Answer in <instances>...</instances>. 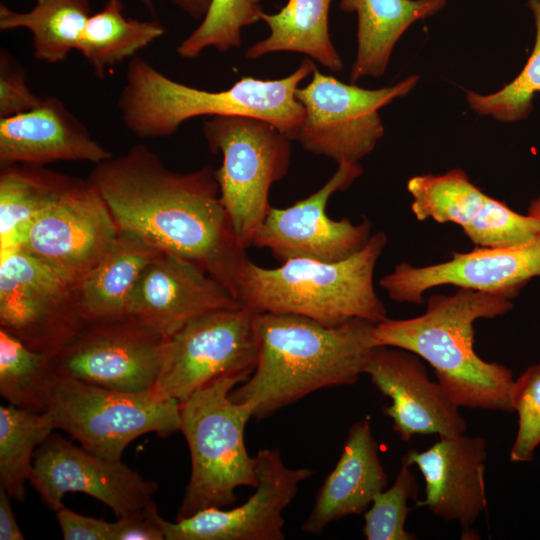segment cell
Instances as JSON below:
<instances>
[{
  "instance_id": "1",
  "label": "cell",
  "mask_w": 540,
  "mask_h": 540,
  "mask_svg": "<svg viewBox=\"0 0 540 540\" xmlns=\"http://www.w3.org/2000/svg\"><path fill=\"white\" fill-rule=\"evenodd\" d=\"M88 179L119 230L195 264L235 297L248 257L222 203L215 170L173 171L138 144L95 164Z\"/></svg>"
},
{
  "instance_id": "2",
  "label": "cell",
  "mask_w": 540,
  "mask_h": 540,
  "mask_svg": "<svg viewBox=\"0 0 540 540\" xmlns=\"http://www.w3.org/2000/svg\"><path fill=\"white\" fill-rule=\"evenodd\" d=\"M373 325L353 319L327 327L303 316L258 312L257 364L230 398L262 420L317 390L353 385L375 347Z\"/></svg>"
},
{
  "instance_id": "3",
  "label": "cell",
  "mask_w": 540,
  "mask_h": 540,
  "mask_svg": "<svg viewBox=\"0 0 540 540\" xmlns=\"http://www.w3.org/2000/svg\"><path fill=\"white\" fill-rule=\"evenodd\" d=\"M514 298L506 292L469 288L432 295L422 315L374 324V344L402 348L427 361L459 407L512 412L513 373L476 354L474 322L505 315L513 309Z\"/></svg>"
},
{
  "instance_id": "4",
  "label": "cell",
  "mask_w": 540,
  "mask_h": 540,
  "mask_svg": "<svg viewBox=\"0 0 540 540\" xmlns=\"http://www.w3.org/2000/svg\"><path fill=\"white\" fill-rule=\"evenodd\" d=\"M315 68L306 58L286 77L243 76L228 89L207 91L177 82L134 56L117 106L124 126L139 138L171 136L183 122L199 116H247L271 123L293 141L305 117L296 92Z\"/></svg>"
},
{
  "instance_id": "5",
  "label": "cell",
  "mask_w": 540,
  "mask_h": 540,
  "mask_svg": "<svg viewBox=\"0 0 540 540\" xmlns=\"http://www.w3.org/2000/svg\"><path fill=\"white\" fill-rule=\"evenodd\" d=\"M386 244V234L379 231L360 251L337 262L294 258L264 268L248 259L235 297L259 313L303 316L327 327L353 319L377 324L388 318L373 281Z\"/></svg>"
},
{
  "instance_id": "6",
  "label": "cell",
  "mask_w": 540,
  "mask_h": 540,
  "mask_svg": "<svg viewBox=\"0 0 540 540\" xmlns=\"http://www.w3.org/2000/svg\"><path fill=\"white\" fill-rule=\"evenodd\" d=\"M243 375L212 380L179 403L180 432L191 456V474L176 520L208 508L232 506L240 486L258 484L256 458L245 445L251 407L230 398Z\"/></svg>"
},
{
  "instance_id": "7",
  "label": "cell",
  "mask_w": 540,
  "mask_h": 540,
  "mask_svg": "<svg viewBox=\"0 0 540 540\" xmlns=\"http://www.w3.org/2000/svg\"><path fill=\"white\" fill-rule=\"evenodd\" d=\"M202 130L211 152L222 154L215 170L220 197L248 248L271 206L272 184L288 172L291 140L271 123L247 116H214Z\"/></svg>"
},
{
  "instance_id": "8",
  "label": "cell",
  "mask_w": 540,
  "mask_h": 540,
  "mask_svg": "<svg viewBox=\"0 0 540 540\" xmlns=\"http://www.w3.org/2000/svg\"><path fill=\"white\" fill-rule=\"evenodd\" d=\"M179 403L157 400L150 390L122 392L59 375L49 412L56 429L70 434L85 450L121 460L136 438L180 431Z\"/></svg>"
},
{
  "instance_id": "9",
  "label": "cell",
  "mask_w": 540,
  "mask_h": 540,
  "mask_svg": "<svg viewBox=\"0 0 540 540\" xmlns=\"http://www.w3.org/2000/svg\"><path fill=\"white\" fill-rule=\"evenodd\" d=\"M0 254V328L54 357L89 323L80 280L20 247L1 249Z\"/></svg>"
},
{
  "instance_id": "10",
  "label": "cell",
  "mask_w": 540,
  "mask_h": 540,
  "mask_svg": "<svg viewBox=\"0 0 540 540\" xmlns=\"http://www.w3.org/2000/svg\"><path fill=\"white\" fill-rule=\"evenodd\" d=\"M257 313L243 305L214 311L165 337L152 395L182 402L216 378H248L259 354Z\"/></svg>"
},
{
  "instance_id": "11",
  "label": "cell",
  "mask_w": 540,
  "mask_h": 540,
  "mask_svg": "<svg viewBox=\"0 0 540 540\" xmlns=\"http://www.w3.org/2000/svg\"><path fill=\"white\" fill-rule=\"evenodd\" d=\"M296 97L305 117L296 141L304 150L338 165L359 163L384 135L379 110L407 95L419 77L410 76L380 89H364L321 73L317 68Z\"/></svg>"
},
{
  "instance_id": "12",
  "label": "cell",
  "mask_w": 540,
  "mask_h": 540,
  "mask_svg": "<svg viewBox=\"0 0 540 540\" xmlns=\"http://www.w3.org/2000/svg\"><path fill=\"white\" fill-rule=\"evenodd\" d=\"M165 337L134 316L89 322L53 357L59 375L122 392L151 390Z\"/></svg>"
},
{
  "instance_id": "13",
  "label": "cell",
  "mask_w": 540,
  "mask_h": 540,
  "mask_svg": "<svg viewBox=\"0 0 540 540\" xmlns=\"http://www.w3.org/2000/svg\"><path fill=\"white\" fill-rule=\"evenodd\" d=\"M362 173L359 163L340 164L313 194L286 208L270 206L251 246L268 249L280 263L294 258L337 262L357 253L372 236L371 222L366 217L358 224L334 220L326 208L335 192L348 189Z\"/></svg>"
},
{
  "instance_id": "14",
  "label": "cell",
  "mask_w": 540,
  "mask_h": 540,
  "mask_svg": "<svg viewBox=\"0 0 540 540\" xmlns=\"http://www.w3.org/2000/svg\"><path fill=\"white\" fill-rule=\"evenodd\" d=\"M119 231L95 185L89 179L74 177L27 226L15 247L81 280L106 253Z\"/></svg>"
},
{
  "instance_id": "15",
  "label": "cell",
  "mask_w": 540,
  "mask_h": 540,
  "mask_svg": "<svg viewBox=\"0 0 540 540\" xmlns=\"http://www.w3.org/2000/svg\"><path fill=\"white\" fill-rule=\"evenodd\" d=\"M29 481L55 512L68 492L101 501L117 518L157 507L155 481L143 478L121 460L97 456L54 432L37 448Z\"/></svg>"
},
{
  "instance_id": "16",
  "label": "cell",
  "mask_w": 540,
  "mask_h": 540,
  "mask_svg": "<svg viewBox=\"0 0 540 540\" xmlns=\"http://www.w3.org/2000/svg\"><path fill=\"white\" fill-rule=\"evenodd\" d=\"M407 190L418 221L459 225L475 247H508L530 241L540 233V206L533 199L526 214L485 194L459 168L443 174L410 178Z\"/></svg>"
},
{
  "instance_id": "17",
  "label": "cell",
  "mask_w": 540,
  "mask_h": 540,
  "mask_svg": "<svg viewBox=\"0 0 540 540\" xmlns=\"http://www.w3.org/2000/svg\"><path fill=\"white\" fill-rule=\"evenodd\" d=\"M255 458L258 484L246 502L228 510L204 509L175 522L161 517L165 540H283V512L313 471L287 467L276 448L260 449Z\"/></svg>"
},
{
  "instance_id": "18",
  "label": "cell",
  "mask_w": 540,
  "mask_h": 540,
  "mask_svg": "<svg viewBox=\"0 0 540 540\" xmlns=\"http://www.w3.org/2000/svg\"><path fill=\"white\" fill-rule=\"evenodd\" d=\"M536 199L540 206V196ZM536 277L540 278V233L515 246L475 247L469 252H453L449 260L428 266L401 262L382 277L379 284L390 299L420 305L427 290L443 285L506 292L516 298Z\"/></svg>"
},
{
  "instance_id": "19",
  "label": "cell",
  "mask_w": 540,
  "mask_h": 540,
  "mask_svg": "<svg viewBox=\"0 0 540 540\" xmlns=\"http://www.w3.org/2000/svg\"><path fill=\"white\" fill-rule=\"evenodd\" d=\"M420 359L391 346H375L369 355L364 374L391 399L384 414L392 420L393 430L405 442L415 435L447 438L465 434L467 423L459 406L439 382L429 379Z\"/></svg>"
},
{
  "instance_id": "20",
  "label": "cell",
  "mask_w": 540,
  "mask_h": 540,
  "mask_svg": "<svg viewBox=\"0 0 540 540\" xmlns=\"http://www.w3.org/2000/svg\"><path fill=\"white\" fill-rule=\"evenodd\" d=\"M238 306L234 295L201 268L161 251L140 275L128 315L168 337L198 317Z\"/></svg>"
},
{
  "instance_id": "21",
  "label": "cell",
  "mask_w": 540,
  "mask_h": 540,
  "mask_svg": "<svg viewBox=\"0 0 540 540\" xmlns=\"http://www.w3.org/2000/svg\"><path fill=\"white\" fill-rule=\"evenodd\" d=\"M487 442L461 434L440 438L427 450H409L402 462L416 465L425 480V498L417 502L444 521H456L462 538L487 508L484 481Z\"/></svg>"
},
{
  "instance_id": "22",
  "label": "cell",
  "mask_w": 540,
  "mask_h": 540,
  "mask_svg": "<svg viewBox=\"0 0 540 540\" xmlns=\"http://www.w3.org/2000/svg\"><path fill=\"white\" fill-rule=\"evenodd\" d=\"M113 155L58 98L43 97L26 112L0 118V163L103 162Z\"/></svg>"
},
{
  "instance_id": "23",
  "label": "cell",
  "mask_w": 540,
  "mask_h": 540,
  "mask_svg": "<svg viewBox=\"0 0 540 540\" xmlns=\"http://www.w3.org/2000/svg\"><path fill=\"white\" fill-rule=\"evenodd\" d=\"M387 483L370 421H358L349 429L340 457L317 492L301 531L319 535L334 521L362 514Z\"/></svg>"
},
{
  "instance_id": "24",
  "label": "cell",
  "mask_w": 540,
  "mask_h": 540,
  "mask_svg": "<svg viewBox=\"0 0 540 540\" xmlns=\"http://www.w3.org/2000/svg\"><path fill=\"white\" fill-rule=\"evenodd\" d=\"M160 252L136 234L120 230L106 253L80 280L81 306L87 321L127 316L140 275Z\"/></svg>"
},
{
  "instance_id": "25",
  "label": "cell",
  "mask_w": 540,
  "mask_h": 540,
  "mask_svg": "<svg viewBox=\"0 0 540 540\" xmlns=\"http://www.w3.org/2000/svg\"><path fill=\"white\" fill-rule=\"evenodd\" d=\"M446 5V0H340L344 12L358 18L357 55L351 82L384 74L393 48L416 21L427 19Z\"/></svg>"
},
{
  "instance_id": "26",
  "label": "cell",
  "mask_w": 540,
  "mask_h": 540,
  "mask_svg": "<svg viewBox=\"0 0 540 540\" xmlns=\"http://www.w3.org/2000/svg\"><path fill=\"white\" fill-rule=\"evenodd\" d=\"M332 0H288L274 14L263 12L261 20L269 35L245 52L247 59H257L281 51L297 52L316 60L333 72L343 68V62L329 35L328 17Z\"/></svg>"
},
{
  "instance_id": "27",
  "label": "cell",
  "mask_w": 540,
  "mask_h": 540,
  "mask_svg": "<svg viewBox=\"0 0 540 540\" xmlns=\"http://www.w3.org/2000/svg\"><path fill=\"white\" fill-rule=\"evenodd\" d=\"M92 14L90 0H35L33 8L26 12L14 11L1 2L0 30H29L34 58L55 64L77 49Z\"/></svg>"
},
{
  "instance_id": "28",
  "label": "cell",
  "mask_w": 540,
  "mask_h": 540,
  "mask_svg": "<svg viewBox=\"0 0 540 540\" xmlns=\"http://www.w3.org/2000/svg\"><path fill=\"white\" fill-rule=\"evenodd\" d=\"M74 177L32 164H8L0 172V250L15 247L27 226Z\"/></svg>"
},
{
  "instance_id": "29",
  "label": "cell",
  "mask_w": 540,
  "mask_h": 540,
  "mask_svg": "<svg viewBox=\"0 0 540 540\" xmlns=\"http://www.w3.org/2000/svg\"><path fill=\"white\" fill-rule=\"evenodd\" d=\"M165 27L158 21H141L123 14L121 0H107L103 8L86 22L77 51L86 59L97 78L137 51L163 37Z\"/></svg>"
},
{
  "instance_id": "30",
  "label": "cell",
  "mask_w": 540,
  "mask_h": 540,
  "mask_svg": "<svg viewBox=\"0 0 540 540\" xmlns=\"http://www.w3.org/2000/svg\"><path fill=\"white\" fill-rule=\"evenodd\" d=\"M58 376L53 357L30 349L0 328V394L9 404L48 411Z\"/></svg>"
},
{
  "instance_id": "31",
  "label": "cell",
  "mask_w": 540,
  "mask_h": 540,
  "mask_svg": "<svg viewBox=\"0 0 540 540\" xmlns=\"http://www.w3.org/2000/svg\"><path fill=\"white\" fill-rule=\"evenodd\" d=\"M55 429L49 411L0 406V486L11 498L25 500L35 452Z\"/></svg>"
},
{
  "instance_id": "32",
  "label": "cell",
  "mask_w": 540,
  "mask_h": 540,
  "mask_svg": "<svg viewBox=\"0 0 540 540\" xmlns=\"http://www.w3.org/2000/svg\"><path fill=\"white\" fill-rule=\"evenodd\" d=\"M527 6L536 27L533 50L518 76L502 89L487 95L466 93L470 108L479 115L510 123L527 118L533 109L532 100L540 92V0H528Z\"/></svg>"
},
{
  "instance_id": "33",
  "label": "cell",
  "mask_w": 540,
  "mask_h": 540,
  "mask_svg": "<svg viewBox=\"0 0 540 540\" xmlns=\"http://www.w3.org/2000/svg\"><path fill=\"white\" fill-rule=\"evenodd\" d=\"M263 12L261 0H211L201 23L180 42L176 52L192 59L208 47L222 53L240 47L242 28L261 20Z\"/></svg>"
},
{
  "instance_id": "34",
  "label": "cell",
  "mask_w": 540,
  "mask_h": 540,
  "mask_svg": "<svg viewBox=\"0 0 540 540\" xmlns=\"http://www.w3.org/2000/svg\"><path fill=\"white\" fill-rule=\"evenodd\" d=\"M410 465L402 462L393 485L379 492L364 514L363 533L367 540H414L405 529L408 501L415 499L418 485Z\"/></svg>"
},
{
  "instance_id": "35",
  "label": "cell",
  "mask_w": 540,
  "mask_h": 540,
  "mask_svg": "<svg viewBox=\"0 0 540 540\" xmlns=\"http://www.w3.org/2000/svg\"><path fill=\"white\" fill-rule=\"evenodd\" d=\"M511 404L518 414V429L509 459L513 463H528L533 461L540 445V362L514 379Z\"/></svg>"
},
{
  "instance_id": "36",
  "label": "cell",
  "mask_w": 540,
  "mask_h": 540,
  "mask_svg": "<svg viewBox=\"0 0 540 540\" xmlns=\"http://www.w3.org/2000/svg\"><path fill=\"white\" fill-rule=\"evenodd\" d=\"M42 99L28 85L26 73L16 59L6 49H1L0 118L29 111Z\"/></svg>"
},
{
  "instance_id": "37",
  "label": "cell",
  "mask_w": 540,
  "mask_h": 540,
  "mask_svg": "<svg viewBox=\"0 0 540 540\" xmlns=\"http://www.w3.org/2000/svg\"><path fill=\"white\" fill-rule=\"evenodd\" d=\"M56 514L65 540H113V522L78 514L64 505Z\"/></svg>"
},
{
  "instance_id": "38",
  "label": "cell",
  "mask_w": 540,
  "mask_h": 540,
  "mask_svg": "<svg viewBox=\"0 0 540 540\" xmlns=\"http://www.w3.org/2000/svg\"><path fill=\"white\" fill-rule=\"evenodd\" d=\"M157 507L142 510L113 522V540H163Z\"/></svg>"
},
{
  "instance_id": "39",
  "label": "cell",
  "mask_w": 540,
  "mask_h": 540,
  "mask_svg": "<svg viewBox=\"0 0 540 540\" xmlns=\"http://www.w3.org/2000/svg\"><path fill=\"white\" fill-rule=\"evenodd\" d=\"M10 496L0 486V540H22L24 535L18 525L9 500Z\"/></svg>"
},
{
  "instance_id": "40",
  "label": "cell",
  "mask_w": 540,
  "mask_h": 540,
  "mask_svg": "<svg viewBox=\"0 0 540 540\" xmlns=\"http://www.w3.org/2000/svg\"><path fill=\"white\" fill-rule=\"evenodd\" d=\"M194 20H202L206 15L211 0H168Z\"/></svg>"
},
{
  "instance_id": "41",
  "label": "cell",
  "mask_w": 540,
  "mask_h": 540,
  "mask_svg": "<svg viewBox=\"0 0 540 540\" xmlns=\"http://www.w3.org/2000/svg\"><path fill=\"white\" fill-rule=\"evenodd\" d=\"M141 3H143L151 12L154 11L153 2L152 0H139Z\"/></svg>"
}]
</instances>
